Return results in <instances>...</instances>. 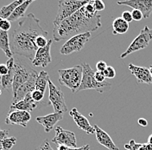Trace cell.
<instances>
[{"label":"cell","instance_id":"6da1fadb","mask_svg":"<svg viewBox=\"0 0 152 150\" xmlns=\"http://www.w3.org/2000/svg\"><path fill=\"white\" fill-rule=\"evenodd\" d=\"M10 36V46L13 54L33 61L38 48L36 40L38 37H47L48 32L40 25L39 19L29 13L18 21V25Z\"/></svg>","mask_w":152,"mask_h":150},{"label":"cell","instance_id":"7a4b0ae2","mask_svg":"<svg viewBox=\"0 0 152 150\" xmlns=\"http://www.w3.org/2000/svg\"><path fill=\"white\" fill-rule=\"evenodd\" d=\"M101 16L96 13L89 14L82 7L71 17L64 19L60 24L54 25L53 38L56 42L69 39L75 36L95 31L102 26Z\"/></svg>","mask_w":152,"mask_h":150},{"label":"cell","instance_id":"3957f363","mask_svg":"<svg viewBox=\"0 0 152 150\" xmlns=\"http://www.w3.org/2000/svg\"><path fill=\"white\" fill-rule=\"evenodd\" d=\"M59 83L68 88L73 93L78 92L83 75V69L81 65H76L64 69H59Z\"/></svg>","mask_w":152,"mask_h":150},{"label":"cell","instance_id":"277c9868","mask_svg":"<svg viewBox=\"0 0 152 150\" xmlns=\"http://www.w3.org/2000/svg\"><path fill=\"white\" fill-rule=\"evenodd\" d=\"M81 66L83 69V75L78 92L85 89H93L99 93H104L105 91H108L112 88V83L109 82L105 81L104 83H99L95 80L94 70L87 63H82Z\"/></svg>","mask_w":152,"mask_h":150},{"label":"cell","instance_id":"5b68a950","mask_svg":"<svg viewBox=\"0 0 152 150\" xmlns=\"http://www.w3.org/2000/svg\"><path fill=\"white\" fill-rule=\"evenodd\" d=\"M15 64L13 69V83H12V93L13 95L17 93L19 88L25 83L31 77L32 74L36 71L32 68L27 65L20 57L14 58Z\"/></svg>","mask_w":152,"mask_h":150},{"label":"cell","instance_id":"8992f818","mask_svg":"<svg viewBox=\"0 0 152 150\" xmlns=\"http://www.w3.org/2000/svg\"><path fill=\"white\" fill-rule=\"evenodd\" d=\"M89 1L83 0H60L58 3V11L54 20V25L60 24L64 19L71 17L82 7H84Z\"/></svg>","mask_w":152,"mask_h":150},{"label":"cell","instance_id":"52a82bcc","mask_svg":"<svg viewBox=\"0 0 152 150\" xmlns=\"http://www.w3.org/2000/svg\"><path fill=\"white\" fill-rule=\"evenodd\" d=\"M48 100L50 104L53 106L55 113H61L64 114L67 111L65 97L62 90L53 83V82L49 79L48 81Z\"/></svg>","mask_w":152,"mask_h":150},{"label":"cell","instance_id":"ba28073f","mask_svg":"<svg viewBox=\"0 0 152 150\" xmlns=\"http://www.w3.org/2000/svg\"><path fill=\"white\" fill-rule=\"evenodd\" d=\"M90 38H91L90 32L80 34V35H77L73 38H69L61 46V50H60V53L61 55L67 56L74 52L80 51L84 48L86 44L90 40Z\"/></svg>","mask_w":152,"mask_h":150},{"label":"cell","instance_id":"9c48e42d","mask_svg":"<svg viewBox=\"0 0 152 150\" xmlns=\"http://www.w3.org/2000/svg\"><path fill=\"white\" fill-rule=\"evenodd\" d=\"M151 42V37H150V28L148 26H144L140 31L139 35L135 38L132 42V44L127 48V50L121 54L120 58L123 59L126 56L131 55L132 53H134L136 51L141 50L142 49L146 48Z\"/></svg>","mask_w":152,"mask_h":150},{"label":"cell","instance_id":"30bf717a","mask_svg":"<svg viewBox=\"0 0 152 150\" xmlns=\"http://www.w3.org/2000/svg\"><path fill=\"white\" fill-rule=\"evenodd\" d=\"M52 142L60 146H66L69 148H77L75 134L74 132L69 131L62 129L60 126L56 128V135L52 139Z\"/></svg>","mask_w":152,"mask_h":150},{"label":"cell","instance_id":"8fae6325","mask_svg":"<svg viewBox=\"0 0 152 150\" xmlns=\"http://www.w3.org/2000/svg\"><path fill=\"white\" fill-rule=\"evenodd\" d=\"M52 44H53V39H48V43L46 47L38 49L33 61L31 62L32 65L35 67L45 68L52 62L51 54H50Z\"/></svg>","mask_w":152,"mask_h":150},{"label":"cell","instance_id":"7c38bea8","mask_svg":"<svg viewBox=\"0 0 152 150\" xmlns=\"http://www.w3.org/2000/svg\"><path fill=\"white\" fill-rule=\"evenodd\" d=\"M119 5H127L142 13L143 18H149L152 13V0H126L118 2Z\"/></svg>","mask_w":152,"mask_h":150},{"label":"cell","instance_id":"4fadbf2b","mask_svg":"<svg viewBox=\"0 0 152 150\" xmlns=\"http://www.w3.org/2000/svg\"><path fill=\"white\" fill-rule=\"evenodd\" d=\"M30 119L31 115L29 112L22 110H10L5 118V123L8 125H20L26 128Z\"/></svg>","mask_w":152,"mask_h":150},{"label":"cell","instance_id":"5bb4252c","mask_svg":"<svg viewBox=\"0 0 152 150\" xmlns=\"http://www.w3.org/2000/svg\"><path fill=\"white\" fill-rule=\"evenodd\" d=\"M38 74L37 71H35L31 77L28 79V81L22 85L17 91V93L13 95V102L12 103H18L23 100L26 95L32 93L36 89V81L37 78Z\"/></svg>","mask_w":152,"mask_h":150},{"label":"cell","instance_id":"9a60e30c","mask_svg":"<svg viewBox=\"0 0 152 150\" xmlns=\"http://www.w3.org/2000/svg\"><path fill=\"white\" fill-rule=\"evenodd\" d=\"M69 115L80 129H81L87 134H94L95 130L94 126L90 124L87 118L79 112L76 108L72 109L71 111L69 112Z\"/></svg>","mask_w":152,"mask_h":150},{"label":"cell","instance_id":"2e32d148","mask_svg":"<svg viewBox=\"0 0 152 150\" xmlns=\"http://www.w3.org/2000/svg\"><path fill=\"white\" fill-rule=\"evenodd\" d=\"M62 118L63 114L54 112L44 116H38L36 118V121L43 127L44 131L46 133H49L54 129L57 122L62 120Z\"/></svg>","mask_w":152,"mask_h":150},{"label":"cell","instance_id":"e0dca14e","mask_svg":"<svg viewBox=\"0 0 152 150\" xmlns=\"http://www.w3.org/2000/svg\"><path fill=\"white\" fill-rule=\"evenodd\" d=\"M129 69L131 70L132 74L136 77L138 84L141 83H144L146 84L152 83V76L150 72V69L136 66L134 64H129Z\"/></svg>","mask_w":152,"mask_h":150},{"label":"cell","instance_id":"ac0fdd59","mask_svg":"<svg viewBox=\"0 0 152 150\" xmlns=\"http://www.w3.org/2000/svg\"><path fill=\"white\" fill-rule=\"evenodd\" d=\"M39 103H36L32 96L31 93L26 95L25 97L18 103H12L10 106V110H22V111H27L31 112L34 109H36L38 107Z\"/></svg>","mask_w":152,"mask_h":150},{"label":"cell","instance_id":"d6986e66","mask_svg":"<svg viewBox=\"0 0 152 150\" xmlns=\"http://www.w3.org/2000/svg\"><path fill=\"white\" fill-rule=\"evenodd\" d=\"M94 128L95 130L96 140L100 145L104 146V148L108 149L109 150H119V149L113 142V139L111 138V136L106 132L101 129L98 125H94Z\"/></svg>","mask_w":152,"mask_h":150},{"label":"cell","instance_id":"ffe728a7","mask_svg":"<svg viewBox=\"0 0 152 150\" xmlns=\"http://www.w3.org/2000/svg\"><path fill=\"white\" fill-rule=\"evenodd\" d=\"M15 64L14 57L8 59L6 62V65L9 68V73L6 75L0 76V84L2 87V89H9L10 88H12V83H13V69Z\"/></svg>","mask_w":152,"mask_h":150},{"label":"cell","instance_id":"44dd1931","mask_svg":"<svg viewBox=\"0 0 152 150\" xmlns=\"http://www.w3.org/2000/svg\"><path fill=\"white\" fill-rule=\"evenodd\" d=\"M33 3V0H27L24 1L22 4H20L17 9L13 11V13L11 14V16L10 17L8 20L10 22H16L19 21L20 19L24 18V14L26 12V10L28 9V7L30 5V4Z\"/></svg>","mask_w":152,"mask_h":150},{"label":"cell","instance_id":"7402d4cb","mask_svg":"<svg viewBox=\"0 0 152 150\" xmlns=\"http://www.w3.org/2000/svg\"><path fill=\"white\" fill-rule=\"evenodd\" d=\"M0 49L4 52L5 56L8 58L13 57V53L11 52L10 46V36L7 31L0 30Z\"/></svg>","mask_w":152,"mask_h":150},{"label":"cell","instance_id":"603a6c76","mask_svg":"<svg viewBox=\"0 0 152 150\" xmlns=\"http://www.w3.org/2000/svg\"><path fill=\"white\" fill-rule=\"evenodd\" d=\"M113 35H122L128 31L129 24L125 22L121 17L117 18L113 20Z\"/></svg>","mask_w":152,"mask_h":150},{"label":"cell","instance_id":"cb8c5ba5","mask_svg":"<svg viewBox=\"0 0 152 150\" xmlns=\"http://www.w3.org/2000/svg\"><path fill=\"white\" fill-rule=\"evenodd\" d=\"M24 1L23 0H16L13 1L11 4L8 5H4L0 9V17L4 19H8L13 13V11L18 7L20 4H22Z\"/></svg>","mask_w":152,"mask_h":150},{"label":"cell","instance_id":"d4e9b609","mask_svg":"<svg viewBox=\"0 0 152 150\" xmlns=\"http://www.w3.org/2000/svg\"><path fill=\"white\" fill-rule=\"evenodd\" d=\"M48 81H49V76L46 71L42 70L39 74H38L37 81H36V89L42 91V93L45 94L46 91V88L48 85Z\"/></svg>","mask_w":152,"mask_h":150},{"label":"cell","instance_id":"484cf974","mask_svg":"<svg viewBox=\"0 0 152 150\" xmlns=\"http://www.w3.org/2000/svg\"><path fill=\"white\" fill-rule=\"evenodd\" d=\"M17 143V138L14 136L11 137H7L4 140L0 142V145L2 146V148L4 150H10Z\"/></svg>","mask_w":152,"mask_h":150},{"label":"cell","instance_id":"4316f807","mask_svg":"<svg viewBox=\"0 0 152 150\" xmlns=\"http://www.w3.org/2000/svg\"><path fill=\"white\" fill-rule=\"evenodd\" d=\"M31 96H32L33 100H34L36 103H40V104H41L43 98H44V93H42V91H39V90L35 89V90L31 93Z\"/></svg>","mask_w":152,"mask_h":150},{"label":"cell","instance_id":"83f0119b","mask_svg":"<svg viewBox=\"0 0 152 150\" xmlns=\"http://www.w3.org/2000/svg\"><path fill=\"white\" fill-rule=\"evenodd\" d=\"M142 143H137L134 140H131L128 144H124V149L127 150H139Z\"/></svg>","mask_w":152,"mask_h":150},{"label":"cell","instance_id":"f1b7e54d","mask_svg":"<svg viewBox=\"0 0 152 150\" xmlns=\"http://www.w3.org/2000/svg\"><path fill=\"white\" fill-rule=\"evenodd\" d=\"M104 75L105 76V78L108 79H113L116 76V71L115 69L112 66H107L106 69L104 71Z\"/></svg>","mask_w":152,"mask_h":150},{"label":"cell","instance_id":"f546056e","mask_svg":"<svg viewBox=\"0 0 152 150\" xmlns=\"http://www.w3.org/2000/svg\"><path fill=\"white\" fill-rule=\"evenodd\" d=\"M48 43V40L46 38V37H43V36L38 37V38H37V40H36V44H37V46L38 49L46 47Z\"/></svg>","mask_w":152,"mask_h":150},{"label":"cell","instance_id":"4dcf8cb0","mask_svg":"<svg viewBox=\"0 0 152 150\" xmlns=\"http://www.w3.org/2000/svg\"><path fill=\"white\" fill-rule=\"evenodd\" d=\"M57 150H90V146L89 145H84L80 148H69L66 146H57Z\"/></svg>","mask_w":152,"mask_h":150},{"label":"cell","instance_id":"1f68e13d","mask_svg":"<svg viewBox=\"0 0 152 150\" xmlns=\"http://www.w3.org/2000/svg\"><path fill=\"white\" fill-rule=\"evenodd\" d=\"M10 27H11L10 22L8 19H4L0 23V30H4V31H7L8 32V30H10Z\"/></svg>","mask_w":152,"mask_h":150},{"label":"cell","instance_id":"d6a6232c","mask_svg":"<svg viewBox=\"0 0 152 150\" xmlns=\"http://www.w3.org/2000/svg\"><path fill=\"white\" fill-rule=\"evenodd\" d=\"M94 6L96 11H101V10H104L105 8V5H104V2L101 1V0H94Z\"/></svg>","mask_w":152,"mask_h":150},{"label":"cell","instance_id":"836d02e7","mask_svg":"<svg viewBox=\"0 0 152 150\" xmlns=\"http://www.w3.org/2000/svg\"><path fill=\"white\" fill-rule=\"evenodd\" d=\"M94 78L95 80L99 83H102L105 82V76L104 75V72H100V71H95L94 74Z\"/></svg>","mask_w":152,"mask_h":150},{"label":"cell","instance_id":"e575fe53","mask_svg":"<svg viewBox=\"0 0 152 150\" xmlns=\"http://www.w3.org/2000/svg\"><path fill=\"white\" fill-rule=\"evenodd\" d=\"M132 18L134 21H140L141 19L143 18L142 13L138 10H133L132 11Z\"/></svg>","mask_w":152,"mask_h":150},{"label":"cell","instance_id":"d590c367","mask_svg":"<svg viewBox=\"0 0 152 150\" xmlns=\"http://www.w3.org/2000/svg\"><path fill=\"white\" fill-rule=\"evenodd\" d=\"M121 18H122L125 22H127L128 24L133 21L132 12H131V11H129V10H125V11H124L123 13H122V17H121Z\"/></svg>","mask_w":152,"mask_h":150},{"label":"cell","instance_id":"8d00e7d4","mask_svg":"<svg viewBox=\"0 0 152 150\" xmlns=\"http://www.w3.org/2000/svg\"><path fill=\"white\" fill-rule=\"evenodd\" d=\"M107 68V64L104 61H99L96 64V69L97 71H100V72H104V70Z\"/></svg>","mask_w":152,"mask_h":150},{"label":"cell","instance_id":"74e56055","mask_svg":"<svg viewBox=\"0 0 152 150\" xmlns=\"http://www.w3.org/2000/svg\"><path fill=\"white\" fill-rule=\"evenodd\" d=\"M37 150H54L52 149V147L50 146V144H49V142L48 140H45V141H43L40 146H39V148H38Z\"/></svg>","mask_w":152,"mask_h":150},{"label":"cell","instance_id":"f35d334b","mask_svg":"<svg viewBox=\"0 0 152 150\" xmlns=\"http://www.w3.org/2000/svg\"><path fill=\"white\" fill-rule=\"evenodd\" d=\"M10 69L6 64H0V76L6 75L9 73Z\"/></svg>","mask_w":152,"mask_h":150},{"label":"cell","instance_id":"ab89813d","mask_svg":"<svg viewBox=\"0 0 152 150\" xmlns=\"http://www.w3.org/2000/svg\"><path fill=\"white\" fill-rule=\"evenodd\" d=\"M8 134H9V130H6V129H3L1 130L0 129V142L4 140L5 138L8 137Z\"/></svg>","mask_w":152,"mask_h":150},{"label":"cell","instance_id":"60d3db41","mask_svg":"<svg viewBox=\"0 0 152 150\" xmlns=\"http://www.w3.org/2000/svg\"><path fill=\"white\" fill-rule=\"evenodd\" d=\"M139 150H152V145L146 142V143H142V146L140 147Z\"/></svg>","mask_w":152,"mask_h":150},{"label":"cell","instance_id":"b9f144b4","mask_svg":"<svg viewBox=\"0 0 152 150\" xmlns=\"http://www.w3.org/2000/svg\"><path fill=\"white\" fill-rule=\"evenodd\" d=\"M137 123H138L140 126H142V127H147V126H148V121H147L146 119H144V118H140V119H138Z\"/></svg>","mask_w":152,"mask_h":150},{"label":"cell","instance_id":"7bdbcfd3","mask_svg":"<svg viewBox=\"0 0 152 150\" xmlns=\"http://www.w3.org/2000/svg\"><path fill=\"white\" fill-rule=\"evenodd\" d=\"M147 142L152 145V134L150 135V136H149V138H148V141H147Z\"/></svg>","mask_w":152,"mask_h":150},{"label":"cell","instance_id":"ee69618b","mask_svg":"<svg viewBox=\"0 0 152 150\" xmlns=\"http://www.w3.org/2000/svg\"><path fill=\"white\" fill-rule=\"evenodd\" d=\"M150 37H151V40H152V29H150Z\"/></svg>","mask_w":152,"mask_h":150},{"label":"cell","instance_id":"f6af8a7d","mask_svg":"<svg viewBox=\"0 0 152 150\" xmlns=\"http://www.w3.org/2000/svg\"><path fill=\"white\" fill-rule=\"evenodd\" d=\"M150 72H151V75L152 76V65L150 67Z\"/></svg>","mask_w":152,"mask_h":150},{"label":"cell","instance_id":"bcb514c9","mask_svg":"<svg viewBox=\"0 0 152 150\" xmlns=\"http://www.w3.org/2000/svg\"><path fill=\"white\" fill-rule=\"evenodd\" d=\"M3 20H4V18H1V17H0V23H1V22H2V21H3Z\"/></svg>","mask_w":152,"mask_h":150},{"label":"cell","instance_id":"7dc6e473","mask_svg":"<svg viewBox=\"0 0 152 150\" xmlns=\"http://www.w3.org/2000/svg\"><path fill=\"white\" fill-rule=\"evenodd\" d=\"M2 95V89L0 88V95Z\"/></svg>","mask_w":152,"mask_h":150},{"label":"cell","instance_id":"c3c4849f","mask_svg":"<svg viewBox=\"0 0 152 150\" xmlns=\"http://www.w3.org/2000/svg\"><path fill=\"white\" fill-rule=\"evenodd\" d=\"M0 150H4V149L2 148V146H1V145H0Z\"/></svg>","mask_w":152,"mask_h":150}]
</instances>
